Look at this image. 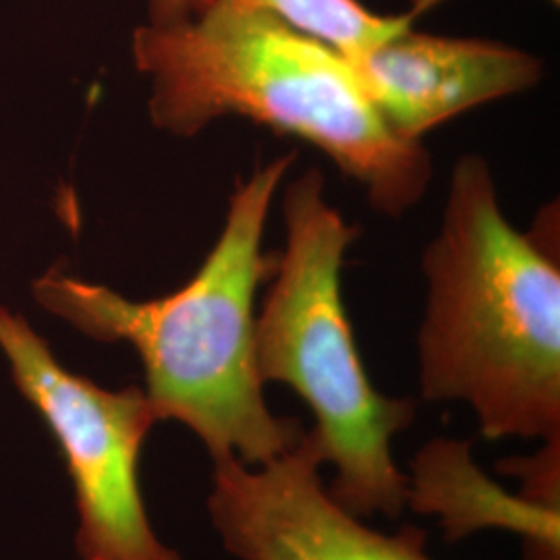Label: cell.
Instances as JSON below:
<instances>
[{
  "mask_svg": "<svg viewBox=\"0 0 560 560\" xmlns=\"http://www.w3.org/2000/svg\"><path fill=\"white\" fill-rule=\"evenodd\" d=\"M210 2L212 0H145L148 23L168 25V23L191 20L200 15Z\"/></svg>",
  "mask_w": 560,
  "mask_h": 560,
  "instance_id": "cell-10",
  "label": "cell"
},
{
  "mask_svg": "<svg viewBox=\"0 0 560 560\" xmlns=\"http://www.w3.org/2000/svg\"><path fill=\"white\" fill-rule=\"evenodd\" d=\"M555 2H559V0H555Z\"/></svg>",
  "mask_w": 560,
  "mask_h": 560,
  "instance_id": "cell-11",
  "label": "cell"
},
{
  "mask_svg": "<svg viewBox=\"0 0 560 560\" xmlns=\"http://www.w3.org/2000/svg\"><path fill=\"white\" fill-rule=\"evenodd\" d=\"M310 432L261 465L214 460L208 513L222 546L240 560H432L425 532L368 527L332 499Z\"/></svg>",
  "mask_w": 560,
  "mask_h": 560,
  "instance_id": "cell-6",
  "label": "cell"
},
{
  "mask_svg": "<svg viewBox=\"0 0 560 560\" xmlns=\"http://www.w3.org/2000/svg\"><path fill=\"white\" fill-rule=\"evenodd\" d=\"M409 467L407 506L423 517H439L444 540L455 544L501 529L520 538L523 560H560V502L502 488L481 471L471 442L432 439Z\"/></svg>",
  "mask_w": 560,
  "mask_h": 560,
  "instance_id": "cell-8",
  "label": "cell"
},
{
  "mask_svg": "<svg viewBox=\"0 0 560 560\" xmlns=\"http://www.w3.org/2000/svg\"><path fill=\"white\" fill-rule=\"evenodd\" d=\"M282 217L287 243L256 314L258 376L287 384L314 413L310 436L335 469L332 499L361 520H399L407 476L393 439L411 425L416 402L382 395L363 368L340 289L342 258L358 229L328 203L316 168L287 185Z\"/></svg>",
  "mask_w": 560,
  "mask_h": 560,
  "instance_id": "cell-4",
  "label": "cell"
},
{
  "mask_svg": "<svg viewBox=\"0 0 560 560\" xmlns=\"http://www.w3.org/2000/svg\"><path fill=\"white\" fill-rule=\"evenodd\" d=\"M548 217L520 233L488 162L460 156L423 254L421 397L467 402L490 441L560 439V270Z\"/></svg>",
  "mask_w": 560,
  "mask_h": 560,
  "instance_id": "cell-2",
  "label": "cell"
},
{
  "mask_svg": "<svg viewBox=\"0 0 560 560\" xmlns=\"http://www.w3.org/2000/svg\"><path fill=\"white\" fill-rule=\"evenodd\" d=\"M349 60L388 127L411 141L541 80L540 59L511 44L416 34L411 27Z\"/></svg>",
  "mask_w": 560,
  "mask_h": 560,
  "instance_id": "cell-7",
  "label": "cell"
},
{
  "mask_svg": "<svg viewBox=\"0 0 560 560\" xmlns=\"http://www.w3.org/2000/svg\"><path fill=\"white\" fill-rule=\"evenodd\" d=\"M131 55L150 80L152 122L173 136L226 115L258 120L316 145L388 217L413 208L432 179L421 141L388 127L353 62L275 15L212 0L191 20L140 25Z\"/></svg>",
  "mask_w": 560,
  "mask_h": 560,
  "instance_id": "cell-3",
  "label": "cell"
},
{
  "mask_svg": "<svg viewBox=\"0 0 560 560\" xmlns=\"http://www.w3.org/2000/svg\"><path fill=\"white\" fill-rule=\"evenodd\" d=\"M233 7L261 11L305 36L337 48L347 59L411 27L413 15H378L360 0H222Z\"/></svg>",
  "mask_w": 560,
  "mask_h": 560,
  "instance_id": "cell-9",
  "label": "cell"
},
{
  "mask_svg": "<svg viewBox=\"0 0 560 560\" xmlns=\"http://www.w3.org/2000/svg\"><path fill=\"white\" fill-rule=\"evenodd\" d=\"M295 152L266 162L229 201L221 237L200 270L161 300L133 301L104 284L48 272L34 300L90 339L131 345L159 420L180 421L212 460L261 465L293 448L300 421L279 418L256 370V293L277 256L261 252L264 226Z\"/></svg>",
  "mask_w": 560,
  "mask_h": 560,
  "instance_id": "cell-1",
  "label": "cell"
},
{
  "mask_svg": "<svg viewBox=\"0 0 560 560\" xmlns=\"http://www.w3.org/2000/svg\"><path fill=\"white\" fill-rule=\"evenodd\" d=\"M0 351L59 444L75 488L81 560H183L156 536L141 497V448L161 421L145 390H108L69 372L7 307H0Z\"/></svg>",
  "mask_w": 560,
  "mask_h": 560,
  "instance_id": "cell-5",
  "label": "cell"
}]
</instances>
